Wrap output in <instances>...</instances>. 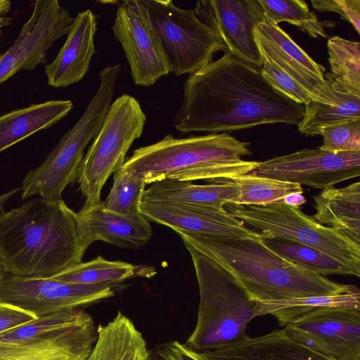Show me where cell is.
Returning a JSON list of instances; mask_svg holds the SVG:
<instances>
[{
    "instance_id": "obj_1",
    "label": "cell",
    "mask_w": 360,
    "mask_h": 360,
    "mask_svg": "<svg viewBox=\"0 0 360 360\" xmlns=\"http://www.w3.org/2000/svg\"><path fill=\"white\" fill-rule=\"evenodd\" d=\"M304 105L281 93L260 69L226 52L195 72L184 85L174 127L181 134H218L262 124L298 125Z\"/></svg>"
},
{
    "instance_id": "obj_2",
    "label": "cell",
    "mask_w": 360,
    "mask_h": 360,
    "mask_svg": "<svg viewBox=\"0 0 360 360\" xmlns=\"http://www.w3.org/2000/svg\"><path fill=\"white\" fill-rule=\"evenodd\" d=\"M77 214L62 200L37 197L0 212V258L9 274L50 278L80 262L86 250Z\"/></svg>"
},
{
    "instance_id": "obj_3",
    "label": "cell",
    "mask_w": 360,
    "mask_h": 360,
    "mask_svg": "<svg viewBox=\"0 0 360 360\" xmlns=\"http://www.w3.org/2000/svg\"><path fill=\"white\" fill-rule=\"evenodd\" d=\"M189 245L226 270L257 302L335 295L355 285L342 284L285 259L262 238L179 233Z\"/></svg>"
},
{
    "instance_id": "obj_4",
    "label": "cell",
    "mask_w": 360,
    "mask_h": 360,
    "mask_svg": "<svg viewBox=\"0 0 360 360\" xmlns=\"http://www.w3.org/2000/svg\"><path fill=\"white\" fill-rule=\"evenodd\" d=\"M250 143L229 133L186 138L166 135L160 141L135 149L122 168L141 177L146 184L165 179L180 181L231 179L259 165L243 157L252 154Z\"/></svg>"
},
{
    "instance_id": "obj_5",
    "label": "cell",
    "mask_w": 360,
    "mask_h": 360,
    "mask_svg": "<svg viewBox=\"0 0 360 360\" xmlns=\"http://www.w3.org/2000/svg\"><path fill=\"white\" fill-rule=\"evenodd\" d=\"M200 302L195 328L186 345L199 353L218 349L244 338L255 318L256 302L223 267L189 245Z\"/></svg>"
},
{
    "instance_id": "obj_6",
    "label": "cell",
    "mask_w": 360,
    "mask_h": 360,
    "mask_svg": "<svg viewBox=\"0 0 360 360\" xmlns=\"http://www.w3.org/2000/svg\"><path fill=\"white\" fill-rule=\"evenodd\" d=\"M121 70L120 64L101 70L99 86L82 115L44 160L25 175L21 186L22 200L36 195L51 200H62L63 190L77 179L86 148L101 128Z\"/></svg>"
},
{
    "instance_id": "obj_7",
    "label": "cell",
    "mask_w": 360,
    "mask_h": 360,
    "mask_svg": "<svg viewBox=\"0 0 360 360\" xmlns=\"http://www.w3.org/2000/svg\"><path fill=\"white\" fill-rule=\"evenodd\" d=\"M225 209L244 224L260 231L262 239L292 240L318 250L360 276V245L338 231L319 224L300 207L285 202L266 205L228 203Z\"/></svg>"
},
{
    "instance_id": "obj_8",
    "label": "cell",
    "mask_w": 360,
    "mask_h": 360,
    "mask_svg": "<svg viewBox=\"0 0 360 360\" xmlns=\"http://www.w3.org/2000/svg\"><path fill=\"white\" fill-rule=\"evenodd\" d=\"M146 121V115L134 96L124 94L112 102L79 169L77 180L85 198L84 205L101 201L103 186L123 166L127 153L141 136Z\"/></svg>"
},
{
    "instance_id": "obj_9",
    "label": "cell",
    "mask_w": 360,
    "mask_h": 360,
    "mask_svg": "<svg viewBox=\"0 0 360 360\" xmlns=\"http://www.w3.org/2000/svg\"><path fill=\"white\" fill-rule=\"evenodd\" d=\"M162 44L170 72L191 75L212 61L218 51L229 52L221 39L195 14L172 0H143Z\"/></svg>"
},
{
    "instance_id": "obj_10",
    "label": "cell",
    "mask_w": 360,
    "mask_h": 360,
    "mask_svg": "<svg viewBox=\"0 0 360 360\" xmlns=\"http://www.w3.org/2000/svg\"><path fill=\"white\" fill-rule=\"evenodd\" d=\"M112 26L137 86L148 87L170 73L169 64L143 0L117 1Z\"/></svg>"
},
{
    "instance_id": "obj_11",
    "label": "cell",
    "mask_w": 360,
    "mask_h": 360,
    "mask_svg": "<svg viewBox=\"0 0 360 360\" xmlns=\"http://www.w3.org/2000/svg\"><path fill=\"white\" fill-rule=\"evenodd\" d=\"M74 18L58 0H37L18 36L0 54V84L22 70H31L47 60L48 51L67 35Z\"/></svg>"
},
{
    "instance_id": "obj_12",
    "label": "cell",
    "mask_w": 360,
    "mask_h": 360,
    "mask_svg": "<svg viewBox=\"0 0 360 360\" xmlns=\"http://www.w3.org/2000/svg\"><path fill=\"white\" fill-rule=\"evenodd\" d=\"M114 292L112 285H82L51 277L27 278L8 274L0 285V302L40 318L110 297Z\"/></svg>"
},
{
    "instance_id": "obj_13",
    "label": "cell",
    "mask_w": 360,
    "mask_h": 360,
    "mask_svg": "<svg viewBox=\"0 0 360 360\" xmlns=\"http://www.w3.org/2000/svg\"><path fill=\"white\" fill-rule=\"evenodd\" d=\"M283 328L292 340L333 360H360V307L317 308Z\"/></svg>"
},
{
    "instance_id": "obj_14",
    "label": "cell",
    "mask_w": 360,
    "mask_h": 360,
    "mask_svg": "<svg viewBox=\"0 0 360 360\" xmlns=\"http://www.w3.org/2000/svg\"><path fill=\"white\" fill-rule=\"evenodd\" d=\"M248 174L325 189L360 175V152L303 149L276 156Z\"/></svg>"
},
{
    "instance_id": "obj_15",
    "label": "cell",
    "mask_w": 360,
    "mask_h": 360,
    "mask_svg": "<svg viewBox=\"0 0 360 360\" xmlns=\"http://www.w3.org/2000/svg\"><path fill=\"white\" fill-rule=\"evenodd\" d=\"M193 11L231 54L261 68L262 56L254 32L257 25L265 21L259 0H201L196 2Z\"/></svg>"
},
{
    "instance_id": "obj_16",
    "label": "cell",
    "mask_w": 360,
    "mask_h": 360,
    "mask_svg": "<svg viewBox=\"0 0 360 360\" xmlns=\"http://www.w3.org/2000/svg\"><path fill=\"white\" fill-rule=\"evenodd\" d=\"M254 32L259 51L304 89L314 101L336 104L338 97L324 77L326 68L315 62L281 27L265 20L257 25Z\"/></svg>"
},
{
    "instance_id": "obj_17",
    "label": "cell",
    "mask_w": 360,
    "mask_h": 360,
    "mask_svg": "<svg viewBox=\"0 0 360 360\" xmlns=\"http://www.w3.org/2000/svg\"><path fill=\"white\" fill-rule=\"evenodd\" d=\"M140 212L150 221L165 225L178 234L262 238L226 210L143 199Z\"/></svg>"
},
{
    "instance_id": "obj_18",
    "label": "cell",
    "mask_w": 360,
    "mask_h": 360,
    "mask_svg": "<svg viewBox=\"0 0 360 360\" xmlns=\"http://www.w3.org/2000/svg\"><path fill=\"white\" fill-rule=\"evenodd\" d=\"M97 338L87 314L82 319L32 340L0 343V360H86Z\"/></svg>"
},
{
    "instance_id": "obj_19",
    "label": "cell",
    "mask_w": 360,
    "mask_h": 360,
    "mask_svg": "<svg viewBox=\"0 0 360 360\" xmlns=\"http://www.w3.org/2000/svg\"><path fill=\"white\" fill-rule=\"evenodd\" d=\"M76 214L79 238L85 250L96 240L137 249L152 236L149 221L141 213H117L106 209L102 201L84 205Z\"/></svg>"
},
{
    "instance_id": "obj_20",
    "label": "cell",
    "mask_w": 360,
    "mask_h": 360,
    "mask_svg": "<svg viewBox=\"0 0 360 360\" xmlns=\"http://www.w3.org/2000/svg\"><path fill=\"white\" fill-rule=\"evenodd\" d=\"M96 16L91 9L77 13L56 58L45 66L48 84L67 87L81 81L90 69L96 52Z\"/></svg>"
},
{
    "instance_id": "obj_21",
    "label": "cell",
    "mask_w": 360,
    "mask_h": 360,
    "mask_svg": "<svg viewBox=\"0 0 360 360\" xmlns=\"http://www.w3.org/2000/svg\"><path fill=\"white\" fill-rule=\"evenodd\" d=\"M202 354L209 360H333L292 340L284 328L255 338L246 335L238 341Z\"/></svg>"
},
{
    "instance_id": "obj_22",
    "label": "cell",
    "mask_w": 360,
    "mask_h": 360,
    "mask_svg": "<svg viewBox=\"0 0 360 360\" xmlns=\"http://www.w3.org/2000/svg\"><path fill=\"white\" fill-rule=\"evenodd\" d=\"M199 185L189 181L165 179L150 184L143 199L167 201L226 210V204H236L238 186L231 179L210 180Z\"/></svg>"
},
{
    "instance_id": "obj_23",
    "label": "cell",
    "mask_w": 360,
    "mask_h": 360,
    "mask_svg": "<svg viewBox=\"0 0 360 360\" xmlns=\"http://www.w3.org/2000/svg\"><path fill=\"white\" fill-rule=\"evenodd\" d=\"M319 224L330 227L360 245V182L347 186L323 189L314 196Z\"/></svg>"
},
{
    "instance_id": "obj_24",
    "label": "cell",
    "mask_w": 360,
    "mask_h": 360,
    "mask_svg": "<svg viewBox=\"0 0 360 360\" xmlns=\"http://www.w3.org/2000/svg\"><path fill=\"white\" fill-rule=\"evenodd\" d=\"M73 108L70 100H51L13 110L0 116V153L46 129Z\"/></svg>"
},
{
    "instance_id": "obj_25",
    "label": "cell",
    "mask_w": 360,
    "mask_h": 360,
    "mask_svg": "<svg viewBox=\"0 0 360 360\" xmlns=\"http://www.w3.org/2000/svg\"><path fill=\"white\" fill-rule=\"evenodd\" d=\"M146 342L133 321L119 311L107 324L97 328V338L86 360H147Z\"/></svg>"
},
{
    "instance_id": "obj_26",
    "label": "cell",
    "mask_w": 360,
    "mask_h": 360,
    "mask_svg": "<svg viewBox=\"0 0 360 360\" xmlns=\"http://www.w3.org/2000/svg\"><path fill=\"white\" fill-rule=\"evenodd\" d=\"M324 307H360V290L356 287L351 291L335 295L257 302L254 316L272 315L277 319L279 326L284 327L295 319Z\"/></svg>"
},
{
    "instance_id": "obj_27",
    "label": "cell",
    "mask_w": 360,
    "mask_h": 360,
    "mask_svg": "<svg viewBox=\"0 0 360 360\" xmlns=\"http://www.w3.org/2000/svg\"><path fill=\"white\" fill-rule=\"evenodd\" d=\"M330 72L326 80L335 92L360 96V44L335 36L327 41Z\"/></svg>"
},
{
    "instance_id": "obj_28",
    "label": "cell",
    "mask_w": 360,
    "mask_h": 360,
    "mask_svg": "<svg viewBox=\"0 0 360 360\" xmlns=\"http://www.w3.org/2000/svg\"><path fill=\"white\" fill-rule=\"evenodd\" d=\"M143 267L122 261H110L101 256L80 262L51 277L54 279L82 285H114L135 276H148Z\"/></svg>"
},
{
    "instance_id": "obj_29",
    "label": "cell",
    "mask_w": 360,
    "mask_h": 360,
    "mask_svg": "<svg viewBox=\"0 0 360 360\" xmlns=\"http://www.w3.org/2000/svg\"><path fill=\"white\" fill-rule=\"evenodd\" d=\"M335 105L310 101L304 105V115L297 125L298 131L307 136L321 135L328 126L360 119V96L336 92Z\"/></svg>"
},
{
    "instance_id": "obj_30",
    "label": "cell",
    "mask_w": 360,
    "mask_h": 360,
    "mask_svg": "<svg viewBox=\"0 0 360 360\" xmlns=\"http://www.w3.org/2000/svg\"><path fill=\"white\" fill-rule=\"evenodd\" d=\"M265 20L278 25L281 22L295 25L313 38L328 37L325 27L334 26V22L320 21L303 0H259Z\"/></svg>"
},
{
    "instance_id": "obj_31",
    "label": "cell",
    "mask_w": 360,
    "mask_h": 360,
    "mask_svg": "<svg viewBox=\"0 0 360 360\" xmlns=\"http://www.w3.org/2000/svg\"><path fill=\"white\" fill-rule=\"evenodd\" d=\"M275 252L290 262L318 275H352L338 261L309 246L283 238L262 239Z\"/></svg>"
},
{
    "instance_id": "obj_32",
    "label": "cell",
    "mask_w": 360,
    "mask_h": 360,
    "mask_svg": "<svg viewBox=\"0 0 360 360\" xmlns=\"http://www.w3.org/2000/svg\"><path fill=\"white\" fill-rule=\"evenodd\" d=\"M239 188V198L236 205H266L284 202L291 194L303 193L302 186L297 183L280 181L250 174L231 179Z\"/></svg>"
},
{
    "instance_id": "obj_33",
    "label": "cell",
    "mask_w": 360,
    "mask_h": 360,
    "mask_svg": "<svg viewBox=\"0 0 360 360\" xmlns=\"http://www.w3.org/2000/svg\"><path fill=\"white\" fill-rule=\"evenodd\" d=\"M146 186L141 177L129 174L121 167L114 173L112 186L103 204L106 209L120 214L141 213Z\"/></svg>"
},
{
    "instance_id": "obj_34",
    "label": "cell",
    "mask_w": 360,
    "mask_h": 360,
    "mask_svg": "<svg viewBox=\"0 0 360 360\" xmlns=\"http://www.w3.org/2000/svg\"><path fill=\"white\" fill-rule=\"evenodd\" d=\"M321 150L335 153L360 152V119L324 127Z\"/></svg>"
},
{
    "instance_id": "obj_35",
    "label": "cell",
    "mask_w": 360,
    "mask_h": 360,
    "mask_svg": "<svg viewBox=\"0 0 360 360\" xmlns=\"http://www.w3.org/2000/svg\"><path fill=\"white\" fill-rule=\"evenodd\" d=\"M260 53L262 56L260 71L274 88L298 103L306 105L313 100L304 89L281 70L271 58Z\"/></svg>"
},
{
    "instance_id": "obj_36",
    "label": "cell",
    "mask_w": 360,
    "mask_h": 360,
    "mask_svg": "<svg viewBox=\"0 0 360 360\" xmlns=\"http://www.w3.org/2000/svg\"><path fill=\"white\" fill-rule=\"evenodd\" d=\"M319 12H334L347 21L360 33V0H311Z\"/></svg>"
},
{
    "instance_id": "obj_37",
    "label": "cell",
    "mask_w": 360,
    "mask_h": 360,
    "mask_svg": "<svg viewBox=\"0 0 360 360\" xmlns=\"http://www.w3.org/2000/svg\"><path fill=\"white\" fill-rule=\"evenodd\" d=\"M38 319L32 313L11 304L0 302V333Z\"/></svg>"
},
{
    "instance_id": "obj_38",
    "label": "cell",
    "mask_w": 360,
    "mask_h": 360,
    "mask_svg": "<svg viewBox=\"0 0 360 360\" xmlns=\"http://www.w3.org/2000/svg\"><path fill=\"white\" fill-rule=\"evenodd\" d=\"M158 353L161 360H209L204 354L176 340L165 344Z\"/></svg>"
},
{
    "instance_id": "obj_39",
    "label": "cell",
    "mask_w": 360,
    "mask_h": 360,
    "mask_svg": "<svg viewBox=\"0 0 360 360\" xmlns=\"http://www.w3.org/2000/svg\"><path fill=\"white\" fill-rule=\"evenodd\" d=\"M11 8V2L8 0H0V23L10 25L12 18L7 17Z\"/></svg>"
},
{
    "instance_id": "obj_40",
    "label": "cell",
    "mask_w": 360,
    "mask_h": 360,
    "mask_svg": "<svg viewBox=\"0 0 360 360\" xmlns=\"http://www.w3.org/2000/svg\"><path fill=\"white\" fill-rule=\"evenodd\" d=\"M306 198L302 195V193H296L288 196L284 202L294 207H300L306 202Z\"/></svg>"
},
{
    "instance_id": "obj_41",
    "label": "cell",
    "mask_w": 360,
    "mask_h": 360,
    "mask_svg": "<svg viewBox=\"0 0 360 360\" xmlns=\"http://www.w3.org/2000/svg\"><path fill=\"white\" fill-rule=\"evenodd\" d=\"M21 190V187L20 188H13L9 191H8L7 193L0 195V210H2V207H3V205L4 204V202L8 199L10 198L12 195H15V193H17L18 192H19Z\"/></svg>"
},
{
    "instance_id": "obj_42",
    "label": "cell",
    "mask_w": 360,
    "mask_h": 360,
    "mask_svg": "<svg viewBox=\"0 0 360 360\" xmlns=\"http://www.w3.org/2000/svg\"><path fill=\"white\" fill-rule=\"evenodd\" d=\"M8 274L6 268L0 258V285L2 283L5 276Z\"/></svg>"
},
{
    "instance_id": "obj_43",
    "label": "cell",
    "mask_w": 360,
    "mask_h": 360,
    "mask_svg": "<svg viewBox=\"0 0 360 360\" xmlns=\"http://www.w3.org/2000/svg\"><path fill=\"white\" fill-rule=\"evenodd\" d=\"M147 360H161V359H158V358L152 357L150 355L149 358Z\"/></svg>"
}]
</instances>
